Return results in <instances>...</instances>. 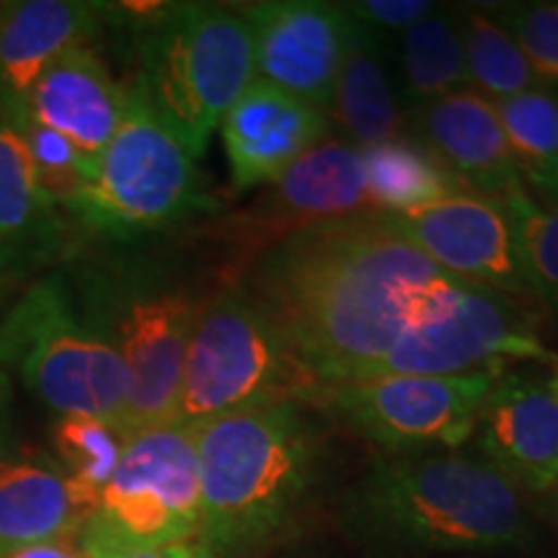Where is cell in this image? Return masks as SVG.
<instances>
[{"mask_svg": "<svg viewBox=\"0 0 558 558\" xmlns=\"http://www.w3.org/2000/svg\"><path fill=\"white\" fill-rule=\"evenodd\" d=\"M509 360H550L520 300L445 277L418 303L375 375H465Z\"/></svg>", "mask_w": 558, "mask_h": 558, "instance_id": "8fae6325", "label": "cell"}, {"mask_svg": "<svg viewBox=\"0 0 558 558\" xmlns=\"http://www.w3.org/2000/svg\"><path fill=\"white\" fill-rule=\"evenodd\" d=\"M83 518L60 465L47 456L0 463V558L58 541H78Z\"/></svg>", "mask_w": 558, "mask_h": 558, "instance_id": "44dd1931", "label": "cell"}, {"mask_svg": "<svg viewBox=\"0 0 558 558\" xmlns=\"http://www.w3.org/2000/svg\"><path fill=\"white\" fill-rule=\"evenodd\" d=\"M476 456L492 463L520 492L558 486V401L546 386L501 375L481 409Z\"/></svg>", "mask_w": 558, "mask_h": 558, "instance_id": "9a60e30c", "label": "cell"}, {"mask_svg": "<svg viewBox=\"0 0 558 558\" xmlns=\"http://www.w3.org/2000/svg\"><path fill=\"white\" fill-rule=\"evenodd\" d=\"M349 19L357 21L375 34L407 32L416 21L429 16L437 3L429 0H360V3H339Z\"/></svg>", "mask_w": 558, "mask_h": 558, "instance_id": "4dcf8cb0", "label": "cell"}, {"mask_svg": "<svg viewBox=\"0 0 558 558\" xmlns=\"http://www.w3.org/2000/svg\"><path fill=\"white\" fill-rule=\"evenodd\" d=\"M458 13L471 90H476L488 101H497L538 86L518 41L492 11L476 9Z\"/></svg>", "mask_w": 558, "mask_h": 558, "instance_id": "484cf974", "label": "cell"}, {"mask_svg": "<svg viewBox=\"0 0 558 558\" xmlns=\"http://www.w3.org/2000/svg\"><path fill=\"white\" fill-rule=\"evenodd\" d=\"M411 111L414 137L471 192L505 202L525 190L494 101L463 88Z\"/></svg>", "mask_w": 558, "mask_h": 558, "instance_id": "2e32d148", "label": "cell"}, {"mask_svg": "<svg viewBox=\"0 0 558 558\" xmlns=\"http://www.w3.org/2000/svg\"><path fill=\"white\" fill-rule=\"evenodd\" d=\"M548 393L554 396V399L558 401V367H556V373H554V378H550V383H548Z\"/></svg>", "mask_w": 558, "mask_h": 558, "instance_id": "d590c367", "label": "cell"}, {"mask_svg": "<svg viewBox=\"0 0 558 558\" xmlns=\"http://www.w3.org/2000/svg\"><path fill=\"white\" fill-rule=\"evenodd\" d=\"M99 558H215L209 550L202 546L199 538L171 543V546L160 548H143V550H122V554H109Z\"/></svg>", "mask_w": 558, "mask_h": 558, "instance_id": "1f68e13d", "label": "cell"}, {"mask_svg": "<svg viewBox=\"0 0 558 558\" xmlns=\"http://www.w3.org/2000/svg\"><path fill=\"white\" fill-rule=\"evenodd\" d=\"M445 277L386 213L365 209L271 243L246 290L324 393L369 378Z\"/></svg>", "mask_w": 558, "mask_h": 558, "instance_id": "6da1fadb", "label": "cell"}, {"mask_svg": "<svg viewBox=\"0 0 558 558\" xmlns=\"http://www.w3.org/2000/svg\"><path fill=\"white\" fill-rule=\"evenodd\" d=\"M386 218L445 275L509 298L533 295L505 202L463 192Z\"/></svg>", "mask_w": 558, "mask_h": 558, "instance_id": "7c38bea8", "label": "cell"}, {"mask_svg": "<svg viewBox=\"0 0 558 558\" xmlns=\"http://www.w3.org/2000/svg\"><path fill=\"white\" fill-rule=\"evenodd\" d=\"M11 409H13L11 375H9V369L0 367V463H3V460H5V448H9Z\"/></svg>", "mask_w": 558, "mask_h": 558, "instance_id": "d6a6232c", "label": "cell"}, {"mask_svg": "<svg viewBox=\"0 0 558 558\" xmlns=\"http://www.w3.org/2000/svg\"><path fill=\"white\" fill-rule=\"evenodd\" d=\"M522 181L535 190L558 153V90L535 86L494 101Z\"/></svg>", "mask_w": 558, "mask_h": 558, "instance_id": "4316f807", "label": "cell"}, {"mask_svg": "<svg viewBox=\"0 0 558 558\" xmlns=\"http://www.w3.org/2000/svg\"><path fill=\"white\" fill-rule=\"evenodd\" d=\"M512 215L522 271L533 298L558 305V199L541 202L522 190L505 199Z\"/></svg>", "mask_w": 558, "mask_h": 558, "instance_id": "f1b7e54d", "label": "cell"}, {"mask_svg": "<svg viewBox=\"0 0 558 558\" xmlns=\"http://www.w3.org/2000/svg\"><path fill=\"white\" fill-rule=\"evenodd\" d=\"M367 171L360 148L347 140L326 137L303 158H298L267 192L254 213V222L264 230L267 248L298 230L318 222L365 213Z\"/></svg>", "mask_w": 558, "mask_h": 558, "instance_id": "e0dca14e", "label": "cell"}, {"mask_svg": "<svg viewBox=\"0 0 558 558\" xmlns=\"http://www.w3.org/2000/svg\"><path fill=\"white\" fill-rule=\"evenodd\" d=\"M68 284L83 320L128 367L124 439L173 422L186 347L207 300L160 262L130 254L81 262Z\"/></svg>", "mask_w": 558, "mask_h": 558, "instance_id": "277c9868", "label": "cell"}, {"mask_svg": "<svg viewBox=\"0 0 558 558\" xmlns=\"http://www.w3.org/2000/svg\"><path fill=\"white\" fill-rule=\"evenodd\" d=\"M197 533V437L194 427L169 422L124 439L114 476L81 525L78 548L83 558H99L171 546Z\"/></svg>", "mask_w": 558, "mask_h": 558, "instance_id": "9c48e42d", "label": "cell"}, {"mask_svg": "<svg viewBox=\"0 0 558 558\" xmlns=\"http://www.w3.org/2000/svg\"><path fill=\"white\" fill-rule=\"evenodd\" d=\"M24 109L86 156L96 158L120 128L128 109V88L114 81L90 47H78L39 75Z\"/></svg>", "mask_w": 558, "mask_h": 558, "instance_id": "d6986e66", "label": "cell"}, {"mask_svg": "<svg viewBox=\"0 0 558 558\" xmlns=\"http://www.w3.org/2000/svg\"><path fill=\"white\" fill-rule=\"evenodd\" d=\"M5 558H83L78 541H58V543H45V546L24 548L19 554H11Z\"/></svg>", "mask_w": 558, "mask_h": 558, "instance_id": "836d02e7", "label": "cell"}, {"mask_svg": "<svg viewBox=\"0 0 558 558\" xmlns=\"http://www.w3.org/2000/svg\"><path fill=\"white\" fill-rule=\"evenodd\" d=\"M62 476L68 481L70 499L81 512L83 522L96 505L104 488L114 476L124 439L109 424L90 416H58L52 429Z\"/></svg>", "mask_w": 558, "mask_h": 558, "instance_id": "d4e9b609", "label": "cell"}, {"mask_svg": "<svg viewBox=\"0 0 558 558\" xmlns=\"http://www.w3.org/2000/svg\"><path fill=\"white\" fill-rule=\"evenodd\" d=\"M349 19V16H347ZM329 114L354 148L386 143L403 135L399 88L390 75L380 34L349 19L344 58L333 81Z\"/></svg>", "mask_w": 558, "mask_h": 558, "instance_id": "7402d4cb", "label": "cell"}, {"mask_svg": "<svg viewBox=\"0 0 558 558\" xmlns=\"http://www.w3.org/2000/svg\"><path fill=\"white\" fill-rule=\"evenodd\" d=\"M399 78L411 109L469 88L460 13L437 5L399 39Z\"/></svg>", "mask_w": 558, "mask_h": 558, "instance_id": "cb8c5ba5", "label": "cell"}, {"mask_svg": "<svg viewBox=\"0 0 558 558\" xmlns=\"http://www.w3.org/2000/svg\"><path fill=\"white\" fill-rule=\"evenodd\" d=\"M367 171L369 207L383 213H403L452 194L471 192L452 177L414 135L360 148Z\"/></svg>", "mask_w": 558, "mask_h": 558, "instance_id": "603a6c76", "label": "cell"}, {"mask_svg": "<svg viewBox=\"0 0 558 558\" xmlns=\"http://www.w3.org/2000/svg\"><path fill=\"white\" fill-rule=\"evenodd\" d=\"M505 365L465 375H375L326 388L316 407L383 456L460 450Z\"/></svg>", "mask_w": 558, "mask_h": 558, "instance_id": "30bf717a", "label": "cell"}, {"mask_svg": "<svg viewBox=\"0 0 558 558\" xmlns=\"http://www.w3.org/2000/svg\"><path fill=\"white\" fill-rule=\"evenodd\" d=\"M512 34L538 86L558 90V3H518L492 11Z\"/></svg>", "mask_w": 558, "mask_h": 558, "instance_id": "f546056e", "label": "cell"}, {"mask_svg": "<svg viewBox=\"0 0 558 558\" xmlns=\"http://www.w3.org/2000/svg\"><path fill=\"white\" fill-rule=\"evenodd\" d=\"M320 386L243 284L207 298L186 347L173 422L197 427L235 411L313 403Z\"/></svg>", "mask_w": 558, "mask_h": 558, "instance_id": "8992f818", "label": "cell"}, {"mask_svg": "<svg viewBox=\"0 0 558 558\" xmlns=\"http://www.w3.org/2000/svg\"><path fill=\"white\" fill-rule=\"evenodd\" d=\"M5 114L16 122L21 137H24L41 192L50 197L60 213L73 215L83 190L94 177L96 158L86 156L70 140L34 120L26 109H13Z\"/></svg>", "mask_w": 558, "mask_h": 558, "instance_id": "83f0119b", "label": "cell"}, {"mask_svg": "<svg viewBox=\"0 0 558 558\" xmlns=\"http://www.w3.org/2000/svg\"><path fill=\"white\" fill-rule=\"evenodd\" d=\"M341 530L367 558H429L522 548L520 488L460 450L380 456L349 488Z\"/></svg>", "mask_w": 558, "mask_h": 558, "instance_id": "7a4b0ae2", "label": "cell"}, {"mask_svg": "<svg viewBox=\"0 0 558 558\" xmlns=\"http://www.w3.org/2000/svg\"><path fill=\"white\" fill-rule=\"evenodd\" d=\"M538 194H543V197H546V202H550V199H558V153H556L554 163H550V169H548V173H546V179L541 181Z\"/></svg>", "mask_w": 558, "mask_h": 558, "instance_id": "e575fe53", "label": "cell"}, {"mask_svg": "<svg viewBox=\"0 0 558 558\" xmlns=\"http://www.w3.org/2000/svg\"><path fill=\"white\" fill-rule=\"evenodd\" d=\"M62 213L41 192L16 122L0 109V277L24 275L58 254Z\"/></svg>", "mask_w": 558, "mask_h": 558, "instance_id": "ffe728a7", "label": "cell"}, {"mask_svg": "<svg viewBox=\"0 0 558 558\" xmlns=\"http://www.w3.org/2000/svg\"><path fill=\"white\" fill-rule=\"evenodd\" d=\"M207 207L197 158L128 88V109L73 218L96 233L124 241L177 226Z\"/></svg>", "mask_w": 558, "mask_h": 558, "instance_id": "ba28073f", "label": "cell"}, {"mask_svg": "<svg viewBox=\"0 0 558 558\" xmlns=\"http://www.w3.org/2000/svg\"><path fill=\"white\" fill-rule=\"evenodd\" d=\"M0 367L58 416H90L124 439L128 367L83 320L65 277L34 282L0 318Z\"/></svg>", "mask_w": 558, "mask_h": 558, "instance_id": "52a82bcc", "label": "cell"}, {"mask_svg": "<svg viewBox=\"0 0 558 558\" xmlns=\"http://www.w3.org/2000/svg\"><path fill=\"white\" fill-rule=\"evenodd\" d=\"M107 5L83 0L0 3V109H24L26 96L54 60L90 47Z\"/></svg>", "mask_w": 558, "mask_h": 558, "instance_id": "ac0fdd59", "label": "cell"}, {"mask_svg": "<svg viewBox=\"0 0 558 558\" xmlns=\"http://www.w3.org/2000/svg\"><path fill=\"white\" fill-rule=\"evenodd\" d=\"M241 11L254 32L256 78L316 104L329 114L349 29L341 5L267 0L241 5Z\"/></svg>", "mask_w": 558, "mask_h": 558, "instance_id": "4fadbf2b", "label": "cell"}, {"mask_svg": "<svg viewBox=\"0 0 558 558\" xmlns=\"http://www.w3.org/2000/svg\"><path fill=\"white\" fill-rule=\"evenodd\" d=\"M220 137L239 190L277 181L329 137V114L316 104L256 78L222 117Z\"/></svg>", "mask_w": 558, "mask_h": 558, "instance_id": "5bb4252c", "label": "cell"}, {"mask_svg": "<svg viewBox=\"0 0 558 558\" xmlns=\"http://www.w3.org/2000/svg\"><path fill=\"white\" fill-rule=\"evenodd\" d=\"M254 81V32L241 5H163L140 26L130 90L197 160Z\"/></svg>", "mask_w": 558, "mask_h": 558, "instance_id": "5b68a950", "label": "cell"}, {"mask_svg": "<svg viewBox=\"0 0 558 558\" xmlns=\"http://www.w3.org/2000/svg\"><path fill=\"white\" fill-rule=\"evenodd\" d=\"M199 533L215 558H254L295 525L318 471V435L300 403H275L194 427Z\"/></svg>", "mask_w": 558, "mask_h": 558, "instance_id": "3957f363", "label": "cell"}]
</instances>
